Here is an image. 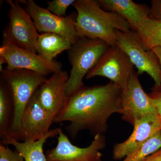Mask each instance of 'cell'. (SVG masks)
<instances>
[{"label": "cell", "mask_w": 161, "mask_h": 161, "mask_svg": "<svg viewBox=\"0 0 161 161\" xmlns=\"http://www.w3.org/2000/svg\"><path fill=\"white\" fill-rule=\"evenodd\" d=\"M134 66L126 54L117 45L110 46L86 78L89 79L96 76L105 77L123 91L134 71Z\"/></svg>", "instance_id": "obj_8"}, {"label": "cell", "mask_w": 161, "mask_h": 161, "mask_svg": "<svg viewBox=\"0 0 161 161\" xmlns=\"http://www.w3.org/2000/svg\"><path fill=\"white\" fill-rule=\"evenodd\" d=\"M1 78L9 89L14 111L8 136L17 140L23 111L35 92L44 83L46 76L25 69H8L1 72Z\"/></svg>", "instance_id": "obj_3"}, {"label": "cell", "mask_w": 161, "mask_h": 161, "mask_svg": "<svg viewBox=\"0 0 161 161\" xmlns=\"http://www.w3.org/2000/svg\"><path fill=\"white\" fill-rule=\"evenodd\" d=\"M6 2L10 6L8 14L9 21L3 30V40L36 53L39 34L31 17L19 1L8 0Z\"/></svg>", "instance_id": "obj_5"}, {"label": "cell", "mask_w": 161, "mask_h": 161, "mask_svg": "<svg viewBox=\"0 0 161 161\" xmlns=\"http://www.w3.org/2000/svg\"><path fill=\"white\" fill-rule=\"evenodd\" d=\"M61 130L60 128L52 129L40 139L32 142H19L7 135L2 139V143L13 146L25 161H47L43 153V145L48 138L58 135Z\"/></svg>", "instance_id": "obj_16"}, {"label": "cell", "mask_w": 161, "mask_h": 161, "mask_svg": "<svg viewBox=\"0 0 161 161\" xmlns=\"http://www.w3.org/2000/svg\"><path fill=\"white\" fill-rule=\"evenodd\" d=\"M69 75L65 70L53 74L38 89L40 104L50 113L54 119L66 106L69 97L65 93Z\"/></svg>", "instance_id": "obj_13"}, {"label": "cell", "mask_w": 161, "mask_h": 161, "mask_svg": "<svg viewBox=\"0 0 161 161\" xmlns=\"http://www.w3.org/2000/svg\"><path fill=\"white\" fill-rule=\"evenodd\" d=\"M137 75L135 71L132 73L122 94V117L132 125L143 116L158 113L150 96L144 91Z\"/></svg>", "instance_id": "obj_12"}, {"label": "cell", "mask_w": 161, "mask_h": 161, "mask_svg": "<svg viewBox=\"0 0 161 161\" xmlns=\"http://www.w3.org/2000/svg\"><path fill=\"white\" fill-rule=\"evenodd\" d=\"M150 99L155 107L158 113L161 117V89L153 88L152 92L149 95Z\"/></svg>", "instance_id": "obj_24"}, {"label": "cell", "mask_w": 161, "mask_h": 161, "mask_svg": "<svg viewBox=\"0 0 161 161\" xmlns=\"http://www.w3.org/2000/svg\"><path fill=\"white\" fill-rule=\"evenodd\" d=\"M122 94L121 88L112 81L84 86L69 97L66 106L54 122H68L65 130L72 139L84 130L94 136L103 134L108 130L110 116L122 114Z\"/></svg>", "instance_id": "obj_1"}, {"label": "cell", "mask_w": 161, "mask_h": 161, "mask_svg": "<svg viewBox=\"0 0 161 161\" xmlns=\"http://www.w3.org/2000/svg\"><path fill=\"white\" fill-rule=\"evenodd\" d=\"M72 45L69 40L60 35L43 33L38 36L36 53L42 58L53 61L60 53L69 50Z\"/></svg>", "instance_id": "obj_17"}, {"label": "cell", "mask_w": 161, "mask_h": 161, "mask_svg": "<svg viewBox=\"0 0 161 161\" xmlns=\"http://www.w3.org/2000/svg\"><path fill=\"white\" fill-rule=\"evenodd\" d=\"M149 18L161 22V0H153L151 2Z\"/></svg>", "instance_id": "obj_23"}, {"label": "cell", "mask_w": 161, "mask_h": 161, "mask_svg": "<svg viewBox=\"0 0 161 161\" xmlns=\"http://www.w3.org/2000/svg\"><path fill=\"white\" fill-rule=\"evenodd\" d=\"M19 2L25 6L37 31L60 35L69 40L73 45L81 38L76 29V18L73 15L61 17L39 6L33 0Z\"/></svg>", "instance_id": "obj_6"}, {"label": "cell", "mask_w": 161, "mask_h": 161, "mask_svg": "<svg viewBox=\"0 0 161 161\" xmlns=\"http://www.w3.org/2000/svg\"><path fill=\"white\" fill-rule=\"evenodd\" d=\"M14 107L9 89L3 79L0 80V136L8 135L13 117Z\"/></svg>", "instance_id": "obj_18"}, {"label": "cell", "mask_w": 161, "mask_h": 161, "mask_svg": "<svg viewBox=\"0 0 161 161\" xmlns=\"http://www.w3.org/2000/svg\"><path fill=\"white\" fill-rule=\"evenodd\" d=\"M0 56L6 60L8 69L30 70L45 76L62 70V64L59 61L47 60L37 53L4 40L0 47Z\"/></svg>", "instance_id": "obj_9"}, {"label": "cell", "mask_w": 161, "mask_h": 161, "mask_svg": "<svg viewBox=\"0 0 161 161\" xmlns=\"http://www.w3.org/2000/svg\"><path fill=\"white\" fill-rule=\"evenodd\" d=\"M76 29L80 37L98 39L110 46L116 45V31H130V25L120 15L108 11L95 0H77Z\"/></svg>", "instance_id": "obj_2"}, {"label": "cell", "mask_w": 161, "mask_h": 161, "mask_svg": "<svg viewBox=\"0 0 161 161\" xmlns=\"http://www.w3.org/2000/svg\"><path fill=\"white\" fill-rule=\"evenodd\" d=\"M141 161H161V149Z\"/></svg>", "instance_id": "obj_25"}, {"label": "cell", "mask_w": 161, "mask_h": 161, "mask_svg": "<svg viewBox=\"0 0 161 161\" xmlns=\"http://www.w3.org/2000/svg\"><path fill=\"white\" fill-rule=\"evenodd\" d=\"M133 126V132L130 137L125 142L114 146L112 152L114 160L125 158L161 130V117L158 113L147 114L136 122Z\"/></svg>", "instance_id": "obj_14"}, {"label": "cell", "mask_w": 161, "mask_h": 161, "mask_svg": "<svg viewBox=\"0 0 161 161\" xmlns=\"http://www.w3.org/2000/svg\"><path fill=\"white\" fill-rule=\"evenodd\" d=\"M54 118L40 104L38 90L30 100L22 115L17 141L32 142L49 132Z\"/></svg>", "instance_id": "obj_11"}, {"label": "cell", "mask_w": 161, "mask_h": 161, "mask_svg": "<svg viewBox=\"0 0 161 161\" xmlns=\"http://www.w3.org/2000/svg\"><path fill=\"white\" fill-rule=\"evenodd\" d=\"M161 149V130L156 132L122 161H141Z\"/></svg>", "instance_id": "obj_20"}, {"label": "cell", "mask_w": 161, "mask_h": 161, "mask_svg": "<svg viewBox=\"0 0 161 161\" xmlns=\"http://www.w3.org/2000/svg\"><path fill=\"white\" fill-rule=\"evenodd\" d=\"M134 32L147 50H152L156 47H161V22L148 18Z\"/></svg>", "instance_id": "obj_19"}, {"label": "cell", "mask_w": 161, "mask_h": 161, "mask_svg": "<svg viewBox=\"0 0 161 161\" xmlns=\"http://www.w3.org/2000/svg\"><path fill=\"white\" fill-rule=\"evenodd\" d=\"M110 46L98 39L80 38L68 51L72 66L65 87L68 97L85 86L83 79L96 65Z\"/></svg>", "instance_id": "obj_4"}, {"label": "cell", "mask_w": 161, "mask_h": 161, "mask_svg": "<svg viewBox=\"0 0 161 161\" xmlns=\"http://www.w3.org/2000/svg\"><path fill=\"white\" fill-rule=\"evenodd\" d=\"M57 139V146L46 151L47 161H102L100 151L106 146V139L103 134L95 136L92 143L85 148L73 145L62 130Z\"/></svg>", "instance_id": "obj_10"}, {"label": "cell", "mask_w": 161, "mask_h": 161, "mask_svg": "<svg viewBox=\"0 0 161 161\" xmlns=\"http://www.w3.org/2000/svg\"><path fill=\"white\" fill-rule=\"evenodd\" d=\"M75 0H53L47 3V8L51 12L58 16H66L68 8L73 5Z\"/></svg>", "instance_id": "obj_21"}, {"label": "cell", "mask_w": 161, "mask_h": 161, "mask_svg": "<svg viewBox=\"0 0 161 161\" xmlns=\"http://www.w3.org/2000/svg\"><path fill=\"white\" fill-rule=\"evenodd\" d=\"M152 51L155 55H156L159 61L160 65V86L158 88H159L161 89V47H156L153 48Z\"/></svg>", "instance_id": "obj_26"}, {"label": "cell", "mask_w": 161, "mask_h": 161, "mask_svg": "<svg viewBox=\"0 0 161 161\" xmlns=\"http://www.w3.org/2000/svg\"><path fill=\"white\" fill-rule=\"evenodd\" d=\"M116 38V45L126 54L137 68V75L146 72L154 80V87H159L160 65L155 54L152 50L145 49L135 33L131 31L117 30Z\"/></svg>", "instance_id": "obj_7"}, {"label": "cell", "mask_w": 161, "mask_h": 161, "mask_svg": "<svg viewBox=\"0 0 161 161\" xmlns=\"http://www.w3.org/2000/svg\"><path fill=\"white\" fill-rule=\"evenodd\" d=\"M8 145L0 144V161H25L22 155L17 151H13Z\"/></svg>", "instance_id": "obj_22"}, {"label": "cell", "mask_w": 161, "mask_h": 161, "mask_svg": "<svg viewBox=\"0 0 161 161\" xmlns=\"http://www.w3.org/2000/svg\"><path fill=\"white\" fill-rule=\"evenodd\" d=\"M102 9L120 15L130 25L132 31H137L144 21L149 18L150 9L136 4L132 0H98Z\"/></svg>", "instance_id": "obj_15"}]
</instances>
